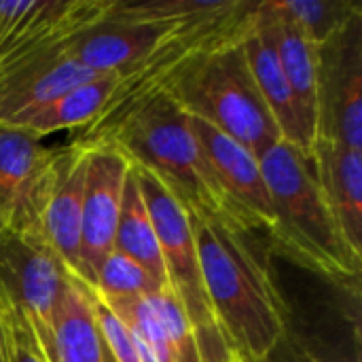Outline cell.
Returning <instances> with one entry per match:
<instances>
[{"instance_id": "1", "label": "cell", "mask_w": 362, "mask_h": 362, "mask_svg": "<svg viewBox=\"0 0 362 362\" xmlns=\"http://www.w3.org/2000/svg\"><path fill=\"white\" fill-rule=\"evenodd\" d=\"M191 227L210 308L231 354L269 362L286 331V305L267 255L231 223L191 216Z\"/></svg>"}, {"instance_id": "2", "label": "cell", "mask_w": 362, "mask_h": 362, "mask_svg": "<svg viewBox=\"0 0 362 362\" xmlns=\"http://www.w3.org/2000/svg\"><path fill=\"white\" fill-rule=\"evenodd\" d=\"M274 223V248L299 267L337 286H358L362 255L348 242L312 163V157L280 140L259 159Z\"/></svg>"}, {"instance_id": "3", "label": "cell", "mask_w": 362, "mask_h": 362, "mask_svg": "<svg viewBox=\"0 0 362 362\" xmlns=\"http://www.w3.org/2000/svg\"><path fill=\"white\" fill-rule=\"evenodd\" d=\"M76 144L119 151L132 165L151 172L189 216L235 225L210 161L191 129L189 115L170 95H155L142 102L87 142Z\"/></svg>"}, {"instance_id": "4", "label": "cell", "mask_w": 362, "mask_h": 362, "mask_svg": "<svg viewBox=\"0 0 362 362\" xmlns=\"http://www.w3.org/2000/svg\"><path fill=\"white\" fill-rule=\"evenodd\" d=\"M259 4L250 0H216L210 11L174 25L140 62L119 74L102 112L78 129L72 140L87 142L142 102L165 95L185 68L202 55L242 42L257 23Z\"/></svg>"}, {"instance_id": "5", "label": "cell", "mask_w": 362, "mask_h": 362, "mask_svg": "<svg viewBox=\"0 0 362 362\" xmlns=\"http://www.w3.org/2000/svg\"><path fill=\"white\" fill-rule=\"evenodd\" d=\"M242 42L189 64L165 95L182 112L212 125L261 159L282 136L255 83Z\"/></svg>"}, {"instance_id": "6", "label": "cell", "mask_w": 362, "mask_h": 362, "mask_svg": "<svg viewBox=\"0 0 362 362\" xmlns=\"http://www.w3.org/2000/svg\"><path fill=\"white\" fill-rule=\"evenodd\" d=\"M132 172L159 240L170 291L189 318L199 362H233L235 356L221 335L204 286L189 212L151 172L140 165H132Z\"/></svg>"}, {"instance_id": "7", "label": "cell", "mask_w": 362, "mask_h": 362, "mask_svg": "<svg viewBox=\"0 0 362 362\" xmlns=\"http://www.w3.org/2000/svg\"><path fill=\"white\" fill-rule=\"evenodd\" d=\"M68 157L70 144L47 148L30 132L0 125V223L4 231L45 240V212Z\"/></svg>"}, {"instance_id": "8", "label": "cell", "mask_w": 362, "mask_h": 362, "mask_svg": "<svg viewBox=\"0 0 362 362\" xmlns=\"http://www.w3.org/2000/svg\"><path fill=\"white\" fill-rule=\"evenodd\" d=\"M68 274L45 240L2 231L0 297L25 316L49 362L53 352V312Z\"/></svg>"}, {"instance_id": "9", "label": "cell", "mask_w": 362, "mask_h": 362, "mask_svg": "<svg viewBox=\"0 0 362 362\" xmlns=\"http://www.w3.org/2000/svg\"><path fill=\"white\" fill-rule=\"evenodd\" d=\"M318 51V138L362 153V17Z\"/></svg>"}, {"instance_id": "10", "label": "cell", "mask_w": 362, "mask_h": 362, "mask_svg": "<svg viewBox=\"0 0 362 362\" xmlns=\"http://www.w3.org/2000/svg\"><path fill=\"white\" fill-rule=\"evenodd\" d=\"M189 123L229 204L233 223L248 233L267 235L274 212L259 157L199 119L189 117Z\"/></svg>"}, {"instance_id": "11", "label": "cell", "mask_w": 362, "mask_h": 362, "mask_svg": "<svg viewBox=\"0 0 362 362\" xmlns=\"http://www.w3.org/2000/svg\"><path fill=\"white\" fill-rule=\"evenodd\" d=\"M129 165L132 163L115 148H89L81 216V259L76 276L87 286L95 284L98 267L112 252Z\"/></svg>"}, {"instance_id": "12", "label": "cell", "mask_w": 362, "mask_h": 362, "mask_svg": "<svg viewBox=\"0 0 362 362\" xmlns=\"http://www.w3.org/2000/svg\"><path fill=\"white\" fill-rule=\"evenodd\" d=\"M178 23H142L106 17L95 28L76 36L68 45L66 55L95 74H121L140 62Z\"/></svg>"}, {"instance_id": "13", "label": "cell", "mask_w": 362, "mask_h": 362, "mask_svg": "<svg viewBox=\"0 0 362 362\" xmlns=\"http://www.w3.org/2000/svg\"><path fill=\"white\" fill-rule=\"evenodd\" d=\"M242 45H244V53H246L250 72L255 76V83H257V87H259V91L280 129L282 140L293 144L308 157H312V148H314L316 140L308 132L305 121L299 110V104H297V98L282 72L278 53H276L272 36H269V28L261 13V4H259L257 23H255L252 32L244 38Z\"/></svg>"}, {"instance_id": "14", "label": "cell", "mask_w": 362, "mask_h": 362, "mask_svg": "<svg viewBox=\"0 0 362 362\" xmlns=\"http://www.w3.org/2000/svg\"><path fill=\"white\" fill-rule=\"evenodd\" d=\"M261 13L269 28V36L278 53L282 72L297 98L305 127L316 140L320 115V51L276 6L274 0L261 2Z\"/></svg>"}, {"instance_id": "15", "label": "cell", "mask_w": 362, "mask_h": 362, "mask_svg": "<svg viewBox=\"0 0 362 362\" xmlns=\"http://www.w3.org/2000/svg\"><path fill=\"white\" fill-rule=\"evenodd\" d=\"M312 163L348 242L362 255V153L316 138Z\"/></svg>"}, {"instance_id": "16", "label": "cell", "mask_w": 362, "mask_h": 362, "mask_svg": "<svg viewBox=\"0 0 362 362\" xmlns=\"http://www.w3.org/2000/svg\"><path fill=\"white\" fill-rule=\"evenodd\" d=\"M98 76L64 53L0 76V125L51 102L64 91Z\"/></svg>"}, {"instance_id": "17", "label": "cell", "mask_w": 362, "mask_h": 362, "mask_svg": "<svg viewBox=\"0 0 362 362\" xmlns=\"http://www.w3.org/2000/svg\"><path fill=\"white\" fill-rule=\"evenodd\" d=\"M89 148L70 142V157L64 168L62 180L45 212L42 233L45 242L59 257L64 267L78 276L81 259V216H83V193L87 172Z\"/></svg>"}, {"instance_id": "18", "label": "cell", "mask_w": 362, "mask_h": 362, "mask_svg": "<svg viewBox=\"0 0 362 362\" xmlns=\"http://www.w3.org/2000/svg\"><path fill=\"white\" fill-rule=\"evenodd\" d=\"M51 362H104L89 288L68 274L53 312Z\"/></svg>"}, {"instance_id": "19", "label": "cell", "mask_w": 362, "mask_h": 362, "mask_svg": "<svg viewBox=\"0 0 362 362\" xmlns=\"http://www.w3.org/2000/svg\"><path fill=\"white\" fill-rule=\"evenodd\" d=\"M119 74H98L62 95L53 98L51 102L25 112L23 117L8 123V127H19L30 132L36 138H45L55 132L64 129H83L87 127L104 108L106 100L110 98Z\"/></svg>"}, {"instance_id": "20", "label": "cell", "mask_w": 362, "mask_h": 362, "mask_svg": "<svg viewBox=\"0 0 362 362\" xmlns=\"http://www.w3.org/2000/svg\"><path fill=\"white\" fill-rule=\"evenodd\" d=\"M112 250L132 259L134 263H138L161 291L170 288L159 240H157L151 214L146 210L144 197L140 193L138 180L132 172V165H129L125 187H123L121 212H119V221H117Z\"/></svg>"}, {"instance_id": "21", "label": "cell", "mask_w": 362, "mask_h": 362, "mask_svg": "<svg viewBox=\"0 0 362 362\" xmlns=\"http://www.w3.org/2000/svg\"><path fill=\"white\" fill-rule=\"evenodd\" d=\"M276 6L320 49L341 34L356 17L362 6L350 0H274Z\"/></svg>"}, {"instance_id": "22", "label": "cell", "mask_w": 362, "mask_h": 362, "mask_svg": "<svg viewBox=\"0 0 362 362\" xmlns=\"http://www.w3.org/2000/svg\"><path fill=\"white\" fill-rule=\"evenodd\" d=\"M102 299H127V297H148L161 288L153 278L132 259L110 252L95 274V284L91 286ZM170 291V288H168Z\"/></svg>"}, {"instance_id": "23", "label": "cell", "mask_w": 362, "mask_h": 362, "mask_svg": "<svg viewBox=\"0 0 362 362\" xmlns=\"http://www.w3.org/2000/svg\"><path fill=\"white\" fill-rule=\"evenodd\" d=\"M112 314L127 327L129 333L138 335L155 354L157 362H176L172 344L153 312L146 297H127V299H104Z\"/></svg>"}, {"instance_id": "24", "label": "cell", "mask_w": 362, "mask_h": 362, "mask_svg": "<svg viewBox=\"0 0 362 362\" xmlns=\"http://www.w3.org/2000/svg\"><path fill=\"white\" fill-rule=\"evenodd\" d=\"M0 362H49L25 316L0 297Z\"/></svg>"}, {"instance_id": "25", "label": "cell", "mask_w": 362, "mask_h": 362, "mask_svg": "<svg viewBox=\"0 0 362 362\" xmlns=\"http://www.w3.org/2000/svg\"><path fill=\"white\" fill-rule=\"evenodd\" d=\"M146 299L172 344L176 362H199L197 344H195L189 318H187L180 301L176 299V295L172 291H159V293L148 295Z\"/></svg>"}, {"instance_id": "26", "label": "cell", "mask_w": 362, "mask_h": 362, "mask_svg": "<svg viewBox=\"0 0 362 362\" xmlns=\"http://www.w3.org/2000/svg\"><path fill=\"white\" fill-rule=\"evenodd\" d=\"M87 288H89V299H91L98 333L110 358L115 362H140L134 337L127 331V327L112 314V310L104 303V299L95 293V288L91 286Z\"/></svg>"}, {"instance_id": "27", "label": "cell", "mask_w": 362, "mask_h": 362, "mask_svg": "<svg viewBox=\"0 0 362 362\" xmlns=\"http://www.w3.org/2000/svg\"><path fill=\"white\" fill-rule=\"evenodd\" d=\"M102 346H104V344H102ZM104 362H115L112 358H110V354L106 352V348H104Z\"/></svg>"}, {"instance_id": "28", "label": "cell", "mask_w": 362, "mask_h": 362, "mask_svg": "<svg viewBox=\"0 0 362 362\" xmlns=\"http://www.w3.org/2000/svg\"><path fill=\"white\" fill-rule=\"evenodd\" d=\"M2 231H4V227H2V223H0V235H2Z\"/></svg>"}, {"instance_id": "29", "label": "cell", "mask_w": 362, "mask_h": 362, "mask_svg": "<svg viewBox=\"0 0 362 362\" xmlns=\"http://www.w3.org/2000/svg\"><path fill=\"white\" fill-rule=\"evenodd\" d=\"M233 362H240V361H238V358H235V361H233Z\"/></svg>"}]
</instances>
